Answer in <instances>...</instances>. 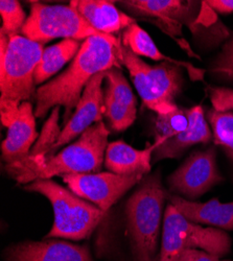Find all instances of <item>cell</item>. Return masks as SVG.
<instances>
[{
    "instance_id": "cell-29",
    "label": "cell",
    "mask_w": 233,
    "mask_h": 261,
    "mask_svg": "<svg viewBox=\"0 0 233 261\" xmlns=\"http://www.w3.org/2000/svg\"><path fill=\"white\" fill-rule=\"evenodd\" d=\"M205 3L215 12L222 14L233 13V0H208Z\"/></svg>"
},
{
    "instance_id": "cell-5",
    "label": "cell",
    "mask_w": 233,
    "mask_h": 261,
    "mask_svg": "<svg viewBox=\"0 0 233 261\" xmlns=\"http://www.w3.org/2000/svg\"><path fill=\"white\" fill-rule=\"evenodd\" d=\"M22 188L43 195L53 206L55 222L45 238L82 241L92 234L106 215V212L97 206L80 198L70 189L51 179L37 180Z\"/></svg>"
},
{
    "instance_id": "cell-7",
    "label": "cell",
    "mask_w": 233,
    "mask_h": 261,
    "mask_svg": "<svg viewBox=\"0 0 233 261\" xmlns=\"http://www.w3.org/2000/svg\"><path fill=\"white\" fill-rule=\"evenodd\" d=\"M186 249H200L220 258L231 251V238L221 229L188 221L169 203L166 207L157 261H178Z\"/></svg>"
},
{
    "instance_id": "cell-15",
    "label": "cell",
    "mask_w": 233,
    "mask_h": 261,
    "mask_svg": "<svg viewBox=\"0 0 233 261\" xmlns=\"http://www.w3.org/2000/svg\"><path fill=\"white\" fill-rule=\"evenodd\" d=\"M166 138H155V142L144 149H136L122 140L108 144L105 154V166L120 176H145L151 171L155 149Z\"/></svg>"
},
{
    "instance_id": "cell-27",
    "label": "cell",
    "mask_w": 233,
    "mask_h": 261,
    "mask_svg": "<svg viewBox=\"0 0 233 261\" xmlns=\"http://www.w3.org/2000/svg\"><path fill=\"white\" fill-rule=\"evenodd\" d=\"M207 92L215 110L233 113V89L210 86Z\"/></svg>"
},
{
    "instance_id": "cell-13",
    "label": "cell",
    "mask_w": 233,
    "mask_h": 261,
    "mask_svg": "<svg viewBox=\"0 0 233 261\" xmlns=\"http://www.w3.org/2000/svg\"><path fill=\"white\" fill-rule=\"evenodd\" d=\"M6 261H93L88 247L59 239L23 242L10 247Z\"/></svg>"
},
{
    "instance_id": "cell-26",
    "label": "cell",
    "mask_w": 233,
    "mask_h": 261,
    "mask_svg": "<svg viewBox=\"0 0 233 261\" xmlns=\"http://www.w3.org/2000/svg\"><path fill=\"white\" fill-rule=\"evenodd\" d=\"M210 72L233 81V35L225 43L210 67Z\"/></svg>"
},
{
    "instance_id": "cell-6",
    "label": "cell",
    "mask_w": 233,
    "mask_h": 261,
    "mask_svg": "<svg viewBox=\"0 0 233 261\" xmlns=\"http://www.w3.org/2000/svg\"><path fill=\"white\" fill-rule=\"evenodd\" d=\"M118 60L128 69L138 95L147 109L157 114H167L178 109L175 99L182 90V67L166 62L150 65L123 45Z\"/></svg>"
},
{
    "instance_id": "cell-25",
    "label": "cell",
    "mask_w": 233,
    "mask_h": 261,
    "mask_svg": "<svg viewBox=\"0 0 233 261\" xmlns=\"http://www.w3.org/2000/svg\"><path fill=\"white\" fill-rule=\"evenodd\" d=\"M188 126L185 109L178 107L175 111L167 114H157L155 120L156 138L169 139L182 132Z\"/></svg>"
},
{
    "instance_id": "cell-18",
    "label": "cell",
    "mask_w": 233,
    "mask_h": 261,
    "mask_svg": "<svg viewBox=\"0 0 233 261\" xmlns=\"http://www.w3.org/2000/svg\"><path fill=\"white\" fill-rule=\"evenodd\" d=\"M72 6L87 22L98 32L114 36L128 29L136 21L130 15L119 11L112 2L105 0H74Z\"/></svg>"
},
{
    "instance_id": "cell-1",
    "label": "cell",
    "mask_w": 233,
    "mask_h": 261,
    "mask_svg": "<svg viewBox=\"0 0 233 261\" xmlns=\"http://www.w3.org/2000/svg\"><path fill=\"white\" fill-rule=\"evenodd\" d=\"M121 48H116L111 41L101 37L85 40L69 67L37 88L36 117H44L55 107H64L63 124L65 125L91 79L99 72L119 67L118 54Z\"/></svg>"
},
{
    "instance_id": "cell-30",
    "label": "cell",
    "mask_w": 233,
    "mask_h": 261,
    "mask_svg": "<svg viewBox=\"0 0 233 261\" xmlns=\"http://www.w3.org/2000/svg\"><path fill=\"white\" fill-rule=\"evenodd\" d=\"M178 261H179V260H178Z\"/></svg>"
},
{
    "instance_id": "cell-22",
    "label": "cell",
    "mask_w": 233,
    "mask_h": 261,
    "mask_svg": "<svg viewBox=\"0 0 233 261\" xmlns=\"http://www.w3.org/2000/svg\"><path fill=\"white\" fill-rule=\"evenodd\" d=\"M106 87L103 95L110 97L119 105L136 109L137 100L131 86L124 77L119 67H113L105 72Z\"/></svg>"
},
{
    "instance_id": "cell-16",
    "label": "cell",
    "mask_w": 233,
    "mask_h": 261,
    "mask_svg": "<svg viewBox=\"0 0 233 261\" xmlns=\"http://www.w3.org/2000/svg\"><path fill=\"white\" fill-rule=\"evenodd\" d=\"M185 113L188 118L187 128L184 132L160 144L154 151L153 162L169 158H179L190 146L199 143H208L214 138L213 130L205 117L202 106L185 109Z\"/></svg>"
},
{
    "instance_id": "cell-9",
    "label": "cell",
    "mask_w": 233,
    "mask_h": 261,
    "mask_svg": "<svg viewBox=\"0 0 233 261\" xmlns=\"http://www.w3.org/2000/svg\"><path fill=\"white\" fill-rule=\"evenodd\" d=\"M222 181L215 146L195 151L167 178L172 194L188 201L201 198Z\"/></svg>"
},
{
    "instance_id": "cell-24",
    "label": "cell",
    "mask_w": 233,
    "mask_h": 261,
    "mask_svg": "<svg viewBox=\"0 0 233 261\" xmlns=\"http://www.w3.org/2000/svg\"><path fill=\"white\" fill-rule=\"evenodd\" d=\"M0 14L3 18V27L0 31L9 38L20 35L28 20L20 3L17 0H2Z\"/></svg>"
},
{
    "instance_id": "cell-28",
    "label": "cell",
    "mask_w": 233,
    "mask_h": 261,
    "mask_svg": "<svg viewBox=\"0 0 233 261\" xmlns=\"http://www.w3.org/2000/svg\"><path fill=\"white\" fill-rule=\"evenodd\" d=\"M179 261H232L229 259H221L220 257L210 254L200 249H186L184 250L179 258Z\"/></svg>"
},
{
    "instance_id": "cell-23",
    "label": "cell",
    "mask_w": 233,
    "mask_h": 261,
    "mask_svg": "<svg viewBox=\"0 0 233 261\" xmlns=\"http://www.w3.org/2000/svg\"><path fill=\"white\" fill-rule=\"evenodd\" d=\"M61 107H55L50 112L48 119L39 134V138L31 150V157H45L60 138L62 129L59 126Z\"/></svg>"
},
{
    "instance_id": "cell-8",
    "label": "cell",
    "mask_w": 233,
    "mask_h": 261,
    "mask_svg": "<svg viewBox=\"0 0 233 261\" xmlns=\"http://www.w3.org/2000/svg\"><path fill=\"white\" fill-rule=\"evenodd\" d=\"M21 34L43 45L57 38L85 41L91 37H101L111 41L118 49L122 46L117 37L102 34L92 28L70 5L50 6L32 3L30 15Z\"/></svg>"
},
{
    "instance_id": "cell-12",
    "label": "cell",
    "mask_w": 233,
    "mask_h": 261,
    "mask_svg": "<svg viewBox=\"0 0 233 261\" xmlns=\"http://www.w3.org/2000/svg\"><path fill=\"white\" fill-rule=\"evenodd\" d=\"M199 3L179 0H130L120 5L133 14L153 18L156 24L166 34L175 38L181 36L182 24L195 22V8Z\"/></svg>"
},
{
    "instance_id": "cell-21",
    "label": "cell",
    "mask_w": 233,
    "mask_h": 261,
    "mask_svg": "<svg viewBox=\"0 0 233 261\" xmlns=\"http://www.w3.org/2000/svg\"><path fill=\"white\" fill-rule=\"evenodd\" d=\"M215 144L222 148L233 166V113L210 109L207 112Z\"/></svg>"
},
{
    "instance_id": "cell-17",
    "label": "cell",
    "mask_w": 233,
    "mask_h": 261,
    "mask_svg": "<svg viewBox=\"0 0 233 261\" xmlns=\"http://www.w3.org/2000/svg\"><path fill=\"white\" fill-rule=\"evenodd\" d=\"M169 202L188 221L196 224L233 230V202L221 203L214 198L206 203L185 200L176 194H168Z\"/></svg>"
},
{
    "instance_id": "cell-2",
    "label": "cell",
    "mask_w": 233,
    "mask_h": 261,
    "mask_svg": "<svg viewBox=\"0 0 233 261\" xmlns=\"http://www.w3.org/2000/svg\"><path fill=\"white\" fill-rule=\"evenodd\" d=\"M108 136L109 129L103 121L97 122L59 153L47 158L29 156L23 161L6 164V171L23 186L56 176L99 172L109 144Z\"/></svg>"
},
{
    "instance_id": "cell-4",
    "label": "cell",
    "mask_w": 233,
    "mask_h": 261,
    "mask_svg": "<svg viewBox=\"0 0 233 261\" xmlns=\"http://www.w3.org/2000/svg\"><path fill=\"white\" fill-rule=\"evenodd\" d=\"M167 195L157 171L143 177L125 203V224L135 261H157L161 217Z\"/></svg>"
},
{
    "instance_id": "cell-10",
    "label": "cell",
    "mask_w": 233,
    "mask_h": 261,
    "mask_svg": "<svg viewBox=\"0 0 233 261\" xmlns=\"http://www.w3.org/2000/svg\"><path fill=\"white\" fill-rule=\"evenodd\" d=\"M63 181L80 198L107 212L122 195L138 184L143 176H120L105 171L62 176Z\"/></svg>"
},
{
    "instance_id": "cell-14",
    "label": "cell",
    "mask_w": 233,
    "mask_h": 261,
    "mask_svg": "<svg viewBox=\"0 0 233 261\" xmlns=\"http://www.w3.org/2000/svg\"><path fill=\"white\" fill-rule=\"evenodd\" d=\"M35 117L30 101L20 105L16 118L8 127L7 138L2 143V157L6 164L23 161L30 156L32 145L39 138Z\"/></svg>"
},
{
    "instance_id": "cell-11",
    "label": "cell",
    "mask_w": 233,
    "mask_h": 261,
    "mask_svg": "<svg viewBox=\"0 0 233 261\" xmlns=\"http://www.w3.org/2000/svg\"><path fill=\"white\" fill-rule=\"evenodd\" d=\"M105 72L106 71L99 72L91 79L83 92L74 113L65 125L62 127V132L57 143L45 157L38 158H47L55 155L59 148L66 146L70 141L80 137L84 132H86L93 124L102 121V116H105L102 89Z\"/></svg>"
},
{
    "instance_id": "cell-20",
    "label": "cell",
    "mask_w": 233,
    "mask_h": 261,
    "mask_svg": "<svg viewBox=\"0 0 233 261\" xmlns=\"http://www.w3.org/2000/svg\"><path fill=\"white\" fill-rule=\"evenodd\" d=\"M82 46L81 41L64 39L44 49L35 73L36 85L43 84L72 61Z\"/></svg>"
},
{
    "instance_id": "cell-3",
    "label": "cell",
    "mask_w": 233,
    "mask_h": 261,
    "mask_svg": "<svg viewBox=\"0 0 233 261\" xmlns=\"http://www.w3.org/2000/svg\"><path fill=\"white\" fill-rule=\"evenodd\" d=\"M41 43L22 35L9 38L0 31V116L9 127L20 105L36 95L35 73L44 51Z\"/></svg>"
},
{
    "instance_id": "cell-19",
    "label": "cell",
    "mask_w": 233,
    "mask_h": 261,
    "mask_svg": "<svg viewBox=\"0 0 233 261\" xmlns=\"http://www.w3.org/2000/svg\"><path fill=\"white\" fill-rule=\"evenodd\" d=\"M121 44L130 49L137 57H145L154 61H163L166 63H171L178 65L180 67L185 68L190 77L195 81H203L205 70L196 68L192 63L179 61L173 58H169L163 55L155 42L143 29H141L136 22L125 29L121 36Z\"/></svg>"
}]
</instances>
